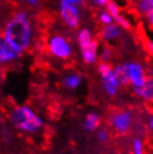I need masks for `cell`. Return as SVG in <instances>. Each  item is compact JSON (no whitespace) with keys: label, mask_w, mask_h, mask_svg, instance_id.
I'll use <instances>...</instances> for the list:
<instances>
[{"label":"cell","mask_w":153,"mask_h":154,"mask_svg":"<svg viewBox=\"0 0 153 154\" xmlns=\"http://www.w3.org/2000/svg\"><path fill=\"white\" fill-rule=\"evenodd\" d=\"M29 4H31V5H36L37 4V0H27Z\"/></svg>","instance_id":"25"},{"label":"cell","mask_w":153,"mask_h":154,"mask_svg":"<svg viewBox=\"0 0 153 154\" xmlns=\"http://www.w3.org/2000/svg\"><path fill=\"white\" fill-rule=\"evenodd\" d=\"M30 23L25 12H18L14 16L5 30L4 42L20 54L30 42Z\"/></svg>","instance_id":"1"},{"label":"cell","mask_w":153,"mask_h":154,"mask_svg":"<svg viewBox=\"0 0 153 154\" xmlns=\"http://www.w3.org/2000/svg\"><path fill=\"white\" fill-rule=\"evenodd\" d=\"M98 73L101 75V78L103 81V87L105 89L107 95L110 96H115L119 93L120 85L119 82L116 79V77L113 72V67H112L108 63L102 62L98 65Z\"/></svg>","instance_id":"4"},{"label":"cell","mask_w":153,"mask_h":154,"mask_svg":"<svg viewBox=\"0 0 153 154\" xmlns=\"http://www.w3.org/2000/svg\"><path fill=\"white\" fill-rule=\"evenodd\" d=\"M63 1H66V2H69V4H73V5L83 4V0H63Z\"/></svg>","instance_id":"24"},{"label":"cell","mask_w":153,"mask_h":154,"mask_svg":"<svg viewBox=\"0 0 153 154\" xmlns=\"http://www.w3.org/2000/svg\"><path fill=\"white\" fill-rule=\"evenodd\" d=\"M97 49H98V42L93 40V42L88 47L82 49V56L86 64H93L97 59Z\"/></svg>","instance_id":"12"},{"label":"cell","mask_w":153,"mask_h":154,"mask_svg":"<svg viewBox=\"0 0 153 154\" xmlns=\"http://www.w3.org/2000/svg\"><path fill=\"white\" fill-rule=\"evenodd\" d=\"M107 7V11L110 12V15L113 17V19L116 21V23L119 25L120 27L123 28V29H126V30H130L132 28V25H131L130 20L127 19L124 15H122V9L119 5L116 4L113 0H110L106 5Z\"/></svg>","instance_id":"9"},{"label":"cell","mask_w":153,"mask_h":154,"mask_svg":"<svg viewBox=\"0 0 153 154\" xmlns=\"http://www.w3.org/2000/svg\"><path fill=\"white\" fill-rule=\"evenodd\" d=\"M113 17H112L111 15H110V12L108 11H103L101 12L100 15V21L102 23H103L104 26L105 25H111L112 23H113Z\"/></svg>","instance_id":"20"},{"label":"cell","mask_w":153,"mask_h":154,"mask_svg":"<svg viewBox=\"0 0 153 154\" xmlns=\"http://www.w3.org/2000/svg\"><path fill=\"white\" fill-rule=\"evenodd\" d=\"M143 42H144V47L148 50L151 56L153 57V30L150 29V32H145L143 36Z\"/></svg>","instance_id":"18"},{"label":"cell","mask_w":153,"mask_h":154,"mask_svg":"<svg viewBox=\"0 0 153 154\" xmlns=\"http://www.w3.org/2000/svg\"><path fill=\"white\" fill-rule=\"evenodd\" d=\"M132 92L139 98L153 103V77H148V79L142 86H139V87L132 86Z\"/></svg>","instance_id":"10"},{"label":"cell","mask_w":153,"mask_h":154,"mask_svg":"<svg viewBox=\"0 0 153 154\" xmlns=\"http://www.w3.org/2000/svg\"><path fill=\"white\" fill-rule=\"evenodd\" d=\"M134 12L143 17L149 29L153 30V0H131Z\"/></svg>","instance_id":"6"},{"label":"cell","mask_w":153,"mask_h":154,"mask_svg":"<svg viewBox=\"0 0 153 154\" xmlns=\"http://www.w3.org/2000/svg\"><path fill=\"white\" fill-rule=\"evenodd\" d=\"M125 69H126L127 77L130 81V85L134 87H139L145 83L148 79V74H146L144 67L138 62H127L124 63Z\"/></svg>","instance_id":"5"},{"label":"cell","mask_w":153,"mask_h":154,"mask_svg":"<svg viewBox=\"0 0 153 154\" xmlns=\"http://www.w3.org/2000/svg\"><path fill=\"white\" fill-rule=\"evenodd\" d=\"M113 72H114L115 77L119 82L120 87H126L130 85V81H129L124 64H120V65H116L115 67H113Z\"/></svg>","instance_id":"13"},{"label":"cell","mask_w":153,"mask_h":154,"mask_svg":"<svg viewBox=\"0 0 153 154\" xmlns=\"http://www.w3.org/2000/svg\"><path fill=\"white\" fill-rule=\"evenodd\" d=\"M11 122L17 128L28 132H35L42 126V119L30 108L20 106L11 113Z\"/></svg>","instance_id":"2"},{"label":"cell","mask_w":153,"mask_h":154,"mask_svg":"<svg viewBox=\"0 0 153 154\" xmlns=\"http://www.w3.org/2000/svg\"><path fill=\"white\" fill-rule=\"evenodd\" d=\"M107 137H108V134L105 130H100L98 133H97V139L100 140L101 142H106Z\"/></svg>","instance_id":"21"},{"label":"cell","mask_w":153,"mask_h":154,"mask_svg":"<svg viewBox=\"0 0 153 154\" xmlns=\"http://www.w3.org/2000/svg\"><path fill=\"white\" fill-rule=\"evenodd\" d=\"M101 36L106 42H114V40H117V39L121 38L122 30H121V27L119 25H114V23L105 25L102 29Z\"/></svg>","instance_id":"11"},{"label":"cell","mask_w":153,"mask_h":154,"mask_svg":"<svg viewBox=\"0 0 153 154\" xmlns=\"http://www.w3.org/2000/svg\"><path fill=\"white\" fill-rule=\"evenodd\" d=\"M101 124V119L100 116L97 115L96 113H89L84 122V130L88 132L95 131L97 127L100 126Z\"/></svg>","instance_id":"14"},{"label":"cell","mask_w":153,"mask_h":154,"mask_svg":"<svg viewBox=\"0 0 153 154\" xmlns=\"http://www.w3.org/2000/svg\"><path fill=\"white\" fill-rule=\"evenodd\" d=\"M61 16L64 23L70 28H76L80 23V11L76 5L63 1L61 5Z\"/></svg>","instance_id":"7"},{"label":"cell","mask_w":153,"mask_h":154,"mask_svg":"<svg viewBox=\"0 0 153 154\" xmlns=\"http://www.w3.org/2000/svg\"><path fill=\"white\" fill-rule=\"evenodd\" d=\"M49 49L55 56L61 58L69 57L70 53H72L70 46L67 42V40L64 39L63 37H59V36H56V37L52 38V40L49 42Z\"/></svg>","instance_id":"8"},{"label":"cell","mask_w":153,"mask_h":154,"mask_svg":"<svg viewBox=\"0 0 153 154\" xmlns=\"http://www.w3.org/2000/svg\"><path fill=\"white\" fill-rule=\"evenodd\" d=\"M94 39L92 38V34L91 31L87 29H83L80 30V35H78V42H80V49H84L86 47H88L93 42Z\"/></svg>","instance_id":"15"},{"label":"cell","mask_w":153,"mask_h":154,"mask_svg":"<svg viewBox=\"0 0 153 154\" xmlns=\"http://www.w3.org/2000/svg\"><path fill=\"white\" fill-rule=\"evenodd\" d=\"M132 153L133 154H145L144 150V143L140 137H134L132 140Z\"/></svg>","instance_id":"17"},{"label":"cell","mask_w":153,"mask_h":154,"mask_svg":"<svg viewBox=\"0 0 153 154\" xmlns=\"http://www.w3.org/2000/svg\"><path fill=\"white\" fill-rule=\"evenodd\" d=\"M2 46H4V42L0 39V51H1V49H2Z\"/></svg>","instance_id":"26"},{"label":"cell","mask_w":153,"mask_h":154,"mask_svg":"<svg viewBox=\"0 0 153 154\" xmlns=\"http://www.w3.org/2000/svg\"><path fill=\"white\" fill-rule=\"evenodd\" d=\"M64 83H65L66 87H68L69 89H75L82 83V77L78 74H73V75H69L66 77L64 79Z\"/></svg>","instance_id":"16"},{"label":"cell","mask_w":153,"mask_h":154,"mask_svg":"<svg viewBox=\"0 0 153 154\" xmlns=\"http://www.w3.org/2000/svg\"><path fill=\"white\" fill-rule=\"evenodd\" d=\"M112 55H113V51H112L111 47L105 46L103 48V50H102V53H101V59H102V62L108 63V60L112 58Z\"/></svg>","instance_id":"19"},{"label":"cell","mask_w":153,"mask_h":154,"mask_svg":"<svg viewBox=\"0 0 153 154\" xmlns=\"http://www.w3.org/2000/svg\"><path fill=\"white\" fill-rule=\"evenodd\" d=\"M111 125L117 134L125 135L131 131L133 125V114L125 108L115 109L111 115Z\"/></svg>","instance_id":"3"},{"label":"cell","mask_w":153,"mask_h":154,"mask_svg":"<svg viewBox=\"0 0 153 154\" xmlns=\"http://www.w3.org/2000/svg\"><path fill=\"white\" fill-rule=\"evenodd\" d=\"M149 130L151 131V133H152V135H153V114L150 116V119H149Z\"/></svg>","instance_id":"23"},{"label":"cell","mask_w":153,"mask_h":154,"mask_svg":"<svg viewBox=\"0 0 153 154\" xmlns=\"http://www.w3.org/2000/svg\"><path fill=\"white\" fill-rule=\"evenodd\" d=\"M96 5H98V6H106L107 2L110 1V0H93Z\"/></svg>","instance_id":"22"}]
</instances>
